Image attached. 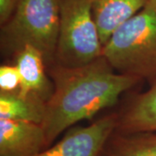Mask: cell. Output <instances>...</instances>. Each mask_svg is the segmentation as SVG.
<instances>
[{
  "mask_svg": "<svg viewBox=\"0 0 156 156\" xmlns=\"http://www.w3.org/2000/svg\"><path fill=\"white\" fill-rule=\"evenodd\" d=\"M99 156H156V132L122 133L115 130Z\"/></svg>",
  "mask_w": 156,
  "mask_h": 156,
  "instance_id": "obj_11",
  "label": "cell"
},
{
  "mask_svg": "<svg viewBox=\"0 0 156 156\" xmlns=\"http://www.w3.org/2000/svg\"><path fill=\"white\" fill-rule=\"evenodd\" d=\"M20 88V76L15 64H4L0 67V92H17Z\"/></svg>",
  "mask_w": 156,
  "mask_h": 156,
  "instance_id": "obj_12",
  "label": "cell"
},
{
  "mask_svg": "<svg viewBox=\"0 0 156 156\" xmlns=\"http://www.w3.org/2000/svg\"><path fill=\"white\" fill-rule=\"evenodd\" d=\"M115 130L122 133L156 132V80L118 113Z\"/></svg>",
  "mask_w": 156,
  "mask_h": 156,
  "instance_id": "obj_9",
  "label": "cell"
},
{
  "mask_svg": "<svg viewBox=\"0 0 156 156\" xmlns=\"http://www.w3.org/2000/svg\"><path fill=\"white\" fill-rule=\"evenodd\" d=\"M45 148L41 124L0 119V156H35Z\"/></svg>",
  "mask_w": 156,
  "mask_h": 156,
  "instance_id": "obj_6",
  "label": "cell"
},
{
  "mask_svg": "<svg viewBox=\"0 0 156 156\" xmlns=\"http://www.w3.org/2000/svg\"><path fill=\"white\" fill-rule=\"evenodd\" d=\"M102 56L115 72L152 83L156 80V0L124 23L103 46Z\"/></svg>",
  "mask_w": 156,
  "mask_h": 156,
  "instance_id": "obj_2",
  "label": "cell"
},
{
  "mask_svg": "<svg viewBox=\"0 0 156 156\" xmlns=\"http://www.w3.org/2000/svg\"><path fill=\"white\" fill-rule=\"evenodd\" d=\"M45 108L46 101L34 94L0 92V119L42 124Z\"/></svg>",
  "mask_w": 156,
  "mask_h": 156,
  "instance_id": "obj_10",
  "label": "cell"
},
{
  "mask_svg": "<svg viewBox=\"0 0 156 156\" xmlns=\"http://www.w3.org/2000/svg\"><path fill=\"white\" fill-rule=\"evenodd\" d=\"M15 65L20 76L21 95L34 94L44 101L50 99L54 85L47 74V68L42 53L31 45H26L14 56Z\"/></svg>",
  "mask_w": 156,
  "mask_h": 156,
  "instance_id": "obj_7",
  "label": "cell"
},
{
  "mask_svg": "<svg viewBox=\"0 0 156 156\" xmlns=\"http://www.w3.org/2000/svg\"><path fill=\"white\" fill-rule=\"evenodd\" d=\"M61 0H20L15 12L1 25L2 53L15 56L26 45L38 50L46 68L56 60Z\"/></svg>",
  "mask_w": 156,
  "mask_h": 156,
  "instance_id": "obj_3",
  "label": "cell"
},
{
  "mask_svg": "<svg viewBox=\"0 0 156 156\" xmlns=\"http://www.w3.org/2000/svg\"><path fill=\"white\" fill-rule=\"evenodd\" d=\"M149 0H91L92 13L102 46L124 23L142 10Z\"/></svg>",
  "mask_w": 156,
  "mask_h": 156,
  "instance_id": "obj_8",
  "label": "cell"
},
{
  "mask_svg": "<svg viewBox=\"0 0 156 156\" xmlns=\"http://www.w3.org/2000/svg\"><path fill=\"white\" fill-rule=\"evenodd\" d=\"M102 50L91 0H61L55 62L81 67L101 57Z\"/></svg>",
  "mask_w": 156,
  "mask_h": 156,
  "instance_id": "obj_4",
  "label": "cell"
},
{
  "mask_svg": "<svg viewBox=\"0 0 156 156\" xmlns=\"http://www.w3.org/2000/svg\"><path fill=\"white\" fill-rule=\"evenodd\" d=\"M47 72L54 85L41 124L47 147L73 125L115 106L123 93L141 82L115 72L103 56L81 67L54 62Z\"/></svg>",
  "mask_w": 156,
  "mask_h": 156,
  "instance_id": "obj_1",
  "label": "cell"
},
{
  "mask_svg": "<svg viewBox=\"0 0 156 156\" xmlns=\"http://www.w3.org/2000/svg\"><path fill=\"white\" fill-rule=\"evenodd\" d=\"M20 0H0V24H5L13 15Z\"/></svg>",
  "mask_w": 156,
  "mask_h": 156,
  "instance_id": "obj_13",
  "label": "cell"
},
{
  "mask_svg": "<svg viewBox=\"0 0 156 156\" xmlns=\"http://www.w3.org/2000/svg\"><path fill=\"white\" fill-rule=\"evenodd\" d=\"M117 123L118 114L110 113L88 126L69 128L59 141L35 156H99Z\"/></svg>",
  "mask_w": 156,
  "mask_h": 156,
  "instance_id": "obj_5",
  "label": "cell"
}]
</instances>
